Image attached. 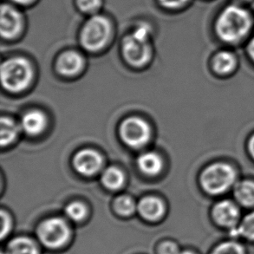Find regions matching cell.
Instances as JSON below:
<instances>
[{"label":"cell","instance_id":"cell-6","mask_svg":"<svg viewBox=\"0 0 254 254\" xmlns=\"http://www.w3.org/2000/svg\"><path fill=\"white\" fill-rule=\"evenodd\" d=\"M121 137L124 143L133 148H141L151 137V128L148 123L139 117H129L120 127Z\"/></svg>","mask_w":254,"mask_h":254},{"label":"cell","instance_id":"cell-24","mask_svg":"<svg viewBox=\"0 0 254 254\" xmlns=\"http://www.w3.org/2000/svg\"><path fill=\"white\" fill-rule=\"evenodd\" d=\"M80 9L86 13H94L99 9L102 0H77Z\"/></svg>","mask_w":254,"mask_h":254},{"label":"cell","instance_id":"cell-25","mask_svg":"<svg viewBox=\"0 0 254 254\" xmlns=\"http://www.w3.org/2000/svg\"><path fill=\"white\" fill-rule=\"evenodd\" d=\"M0 218H1V238L3 239L6 234H9L11 222H10V217L4 211L1 212Z\"/></svg>","mask_w":254,"mask_h":254},{"label":"cell","instance_id":"cell-4","mask_svg":"<svg viewBox=\"0 0 254 254\" xmlns=\"http://www.w3.org/2000/svg\"><path fill=\"white\" fill-rule=\"evenodd\" d=\"M33 71L31 64L23 58H14L3 63L1 67V81L10 92L23 91L31 83Z\"/></svg>","mask_w":254,"mask_h":254},{"label":"cell","instance_id":"cell-16","mask_svg":"<svg viewBox=\"0 0 254 254\" xmlns=\"http://www.w3.org/2000/svg\"><path fill=\"white\" fill-rule=\"evenodd\" d=\"M234 196L238 202L245 207L254 206V182L243 181L234 188Z\"/></svg>","mask_w":254,"mask_h":254},{"label":"cell","instance_id":"cell-15","mask_svg":"<svg viewBox=\"0 0 254 254\" xmlns=\"http://www.w3.org/2000/svg\"><path fill=\"white\" fill-rule=\"evenodd\" d=\"M213 69L220 75H228L234 72L237 67V59L232 52H219L213 61Z\"/></svg>","mask_w":254,"mask_h":254},{"label":"cell","instance_id":"cell-12","mask_svg":"<svg viewBox=\"0 0 254 254\" xmlns=\"http://www.w3.org/2000/svg\"><path fill=\"white\" fill-rule=\"evenodd\" d=\"M83 67V59L77 52H66L59 58L57 68L64 76H74Z\"/></svg>","mask_w":254,"mask_h":254},{"label":"cell","instance_id":"cell-28","mask_svg":"<svg viewBox=\"0 0 254 254\" xmlns=\"http://www.w3.org/2000/svg\"><path fill=\"white\" fill-rule=\"evenodd\" d=\"M248 53L251 59L254 61V38L252 39L250 44L248 45Z\"/></svg>","mask_w":254,"mask_h":254},{"label":"cell","instance_id":"cell-26","mask_svg":"<svg viewBox=\"0 0 254 254\" xmlns=\"http://www.w3.org/2000/svg\"><path fill=\"white\" fill-rule=\"evenodd\" d=\"M161 254H181L178 247L172 242H167L161 248Z\"/></svg>","mask_w":254,"mask_h":254},{"label":"cell","instance_id":"cell-14","mask_svg":"<svg viewBox=\"0 0 254 254\" xmlns=\"http://www.w3.org/2000/svg\"><path fill=\"white\" fill-rule=\"evenodd\" d=\"M137 164L143 174L150 176L158 175L162 171L163 166L161 156L154 152H147L140 155Z\"/></svg>","mask_w":254,"mask_h":254},{"label":"cell","instance_id":"cell-7","mask_svg":"<svg viewBox=\"0 0 254 254\" xmlns=\"http://www.w3.org/2000/svg\"><path fill=\"white\" fill-rule=\"evenodd\" d=\"M69 234L68 225L60 218H52L43 221L38 229L39 240L49 248L62 247L69 240Z\"/></svg>","mask_w":254,"mask_h":254},{"label":"cell","instance_id":"cell-31","mask_svg":"<svg viewBox=\"0 0 254 254\" xmlns=\"http://www.w3.org/2000/svg\"><path fill=\"white\" fill-rule=\"evenodd\" d=\"M181 254H194V253H192V252H182V253H181Z\"/></svg>","mask_w":254,"mask_h":254},{"label":"cell","instance_id":"cell-11","mask_svg":"<svg viewBox=\"0 0 254 254\" xmlns=\"http://www.w3.org/2000/svg\"><path fill=\"white\" fill-rule=\"evenodd\" d=\"M47 125V118L39 110H31L24 114L21 121L22 129L30 135H38L45 130Z\"/></svg>","mask_w":254,"mask_h":254},{"label":"cell","instance_id":"cell-10","mask_svg":"<svg viewBox=\"0 0 254 254\" xmlns=\"http://www.w3.org/2000/svg\"><path fill=\"white\" fill-rule=\"evenodd\" d=\"M22 28V17L15 8L9 4L1 7L0 31L4 38H13L17 36Z\"/></svg>","mask_w":254,"mask_h":254},{"label":"cell","instance_id":"cell-20","mask_svg":"<svg viewBox=\"0 0 254 254\" xmlns=\"http://www.w3.org/2000/svg\"><path fill=\"white\" fill-rule=\"evenodd\" d=\"M38 248L33 241L27 238H17L10 241L8 254H38Z\"/></svg>","mask_w":254,"mask_h":254},{"label":"cell","instance_id":"cell-18","mask_svg":"<svg viewBox=\"0 0 254 254\" xmlns=\"http://www.w3.org/2000/svg\"><path fill=\"white\" fill-rule=\"evenodd\" d=\"M0 143L2 147L13 142L19 133V127L10 118L3 117L0 122Z\"/></svg>","mask_w":254,"mask_h":254},{"label":"cell","instance_id":"cell-29","mask_svg":"<svg viewBox=\"0 0 254 254\" xmlns=\"http://www.w3.org/2000/svg\"><path fill=\"white\" fill-rule=\"evenodd\" d=\"M248 148H249V152L251 154L252 157L254 159V134L252 136L250 141H249Z\"/></svg>","mask_w":254,"mask_h":254},{"label":"cell","instance_id":"cell-30","mask_svg":"<svg viewBox=\"0 0 254 254\" xmlns=\"http://www.w3.org/2000/svg\"><path fill=\"white\" fill-rule=\"evenodd\" d=\"M14 2L17 3H22V4H26V3H31L32 0H12Z\"/></svg>","mask_w":254,"mask_h":254},{"label":"cell","instance_id":"cell-23","mask_svg":"<svg viewBox=\"0 0 254 254\" xmlns=\"http://www.w3.org/2000/svg\"><path fill=\"white\" fill-rule=\"evenodd\" d=\"M65 213L70 220L80 221L85 218L87 208L83 203L72 202L66 206Z\"/></svg>","mask_w":254,"mask_h":254},{"label":"cell","instance_id":"cell-5","mask_svg":"<svg viewBox=\"0 0 254 254\" xmlns=\"http://www.w3.org/2000/svg\"><path fill=\"white\" fill-rule=\"evenodd\" d=\"M111 26L110 21L103 16H94L86 23L81 36L83 47L90 52L103 48L110 39Z\"/></svg>","mask_w":254,"mask_h":254},{"label":"cell","instance_id":"cell-22","mask_svg":"<svg viewBox=\"0 0 254 254\" xmlns=\"http://www.w3.org/2000/svg\"><path fill=\"white\" fill-rule=\"evenodd\" d=\"M115 207L117 212L123 215H129L134 212L136 204L130 196L122 195L115 201Z\"/></svg>","mask_w":254,"mask_h":254},{"label":"cell","instance_id":"cell-9","mask_svg":"<svg viewBox=\"0 0 254 254\" xmlns=\"http://www.w3.org/2000/svg\"><path fill=\"white\" fill-rule=\"evenodd\" d=\"M103 164L102 155L94 149L86 148L76 154L74 167L80 175L91 176L100 171Z\"/></svg>","mask_w":254,"mask_h":254},{"label":"cell","instance_id":"cell-32","mask_svg":"<svg viewBox=\"0 0 254 254\" xmlns=\"http://www.w3.org/2000/svg\"><path fill=\"white\" fill-rule=\"evenodd\" d=\"M240 1H246V0H240Z\"/></svg>","mask_w":254,"mask_h":254},{"label":"cell","instance_id":"cell-2","mask_svg":"<svg viewBox=\"0 0 254 254\" xmlns=\"http://www.w3.org/2000/svg\"><path fill=\"white\" fill-rule=\"evenodd\" d=\"M237 173L227 162H216L208 166L201 174L200 184L211 195H220L232 189L236 182Z\"/></svg>","mask_w":254,"mask_h":254},{"label":"cell","instance_id":"cell-1","mask_svg":"<svg viewBox=\"0 0 254 254\" xmlns=\"http://www.w3.org/2000/svg\"><path fill=\"white\" fill-rule=\"evenodd\" d=\"M251 27V17L241 7H227L217 20L216 31L220 39L227 43H236L248 34Z\"/></svg>","mask_w":254,"mask_h":254},{"label":"cell","instance_id":"cell-8","mask_svg":"<svg viewBox=\"0 0 254 254\" xmlns=\"http://www.w3.org/2000/svg\"><path fill=\"white\" fill-rule=\"evenodd\" d=\"M213 218L215 223L228 230L237 227L241 220V211L236 203L224 199L213 206Z\"/></svg>","mask_w":254,"mask_h":254},{"label":"cell","instance_id":"cell-19","mask_svg":"<svg viewBox=\"0 0 254 254\" xmlns=\"http://www.w3.org/2000/svg\"><path fill=\"white\" fill-rule=\"evenodd\" d=\"M101 181L107 189L117 190L124 186L125 176L120 169L116 167H110L103 171Z\"/></svg>","mask_w":254,"mask_h":254},{"label":"cell","instance_id":"cell-3","mask_svg":"<svg viewBox=\"0 0 254 254\" xmlns=\"http://www.w3.org/2000/svg\"><path fill=\"white\" fill-rule=\"evenodd\" d=\"M150 28L147 24H140L130 35L124 38V55L127 62L133 66H142L151 57L149 45Z\"/></svg>","mask_w":254,"mask_h":254},{"label":"cell","instance_id":"cell-27","mask_svg":"<svg viewBox=\"0 0 254 254\" xmlns=\"http://www.w3.org/2000/svg\"><path fill=\"white\" fill-rule=\"evenodd\" d=\"M188 0H160L162 5L170 9H175L182 6L184 3H187Z\"/></svg>","mask_w":254,"mask_h":254},{"label":"cell","instance_id":"cell-13","mask_svg":"<svg viewBox=\"0 0 254 254\" xmlns=\"http://www.w3.org/2000/svg\"><path fill=\"white\" fill-rule=\"evenodd\" d=\"M138 210L141 216L148 220H158L163 215L165 206L161 199L148 196L141 199L138 205Z\"/></svg>","mask_w":254,"mask_h":254},{"label":"cell","instance_id":"cell-17","mask_svg":"<svg viewBox=\"0 0 254 254\" xmlns=\"http://www.w3.org/2000/svg\"><path fill=\"white\" fill-rule=\"evenodd\" d=\"M229 231L234 240L243 238L248 241H254V211L246 215L237 227Z\"/></svg>","mask_w":254,"mask_h":254},{"label":"cell","instance_id":"cell-21","mask_svg":"<svg viewBox=\"0 0 254 254\" xmlns=\"http://www.w3.org/2000/svg\"><path fill=\"white\" fill-rule=\"evenodd\" d=\"M211 254H247V249L240 241L232 239L217 245Z\"/></svg>","mask_w":254,"mask_h":254}]
</instances>
